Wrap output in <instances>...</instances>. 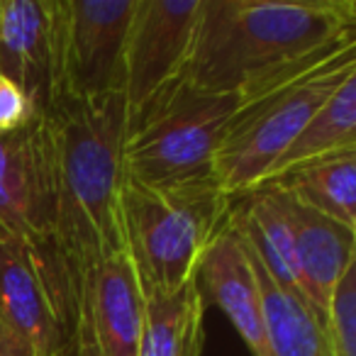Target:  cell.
<instances>
[{"mask_svg":"<svg viewBox=\"0 0 356 356\" xmlns=\"http://www.w3.org/2000/svg\"><path fill=\"white\" fill-rule=\"evenodd\" d=\"M32 118H35L32 105L20 86H15L6 76H0V132H10Z\"/></svg>","mask_w":356,"mask_h":356,"instance_id":"19","label":"cell"},{"mask_svg":"<svg viewBox=\"0 0 356 356\" xmlns=\"http://www.w3.org/2000/svg\"><path fill=\"white\" fill-rule=\"evenodd\" d=\"M232 205L234 198L218 181L149 188L124 178L122 234L144 296H173L193 281L205 249L227 225Z\"/></svg>","mask_w":356,"mask_h":356,"instance_id":"4","label":"cell"},{"mask_svg":"<svg viewBox=\"0 0 356 356\" xmlns=\"http://www.w3.org/2000/svg\"><path fill=\"white\" fill-rule=\"evenodd\" d=\"M147 296L127 247L90 268L69 356H139Z\"/></svg>","mask_w":356,"mask_h":356,"instance_id":"9","label":"cell"},{"mask_svg":"<svg viewBox=\"0 0 356 356\" xmlns=\"http://www.w3.org/2000/svg\"><path fill=\"white\" fill-rule=\"evenodd\" d=\"M0 325L30 356H69V332L35 257L8 239H0Z\"/></svg>","mask_w":356,"mask_h":356,"instance_id":"11","label":"cell"},{"mask_svg":"<svg viewBox=\"0 0 356 356\" xmlns=\"http://www.w3.org/2000/svg\"><path fill=\"white\" fill-rule=\"evenodd\" d=\"M344 154H356V74L346 76L344 83L312 115L310 122L276 159V163L268 168L259 186L273 184L307 163L344 156Z\"/></svg>","mask_w":356,"mask_h":356,"instance_id":"15","label":"cell"},{"mask_svg":"<svg viewBox=\"0 0 356 356\" xmlns=\"http://www.w3.org/2000/svg\"><path fill=\"white\" fill-rule=\"evenodd\" d=\"M200 10L203 0H137L120 93L127 132L181 83Z\"/></svg>","mask_w":356,"mask_h":356,"instance_id":"7","label":"cell"},{"mask_svg":"<svg viewBox=\"0 0 356 356\" xmlns=\"http://www.w3.org/2000/svg\"><path fill=\"white\" fill-rule=\"evenodd\" d=\"M351 74H356V35L266 88L242 95L215 154L220 188L232 198L257 188L276 159Z\"/></svg>","mask_w":356,"mask_h":356,"instance_id":"3","label":"cell"},{"mask_svg":"<svg viewBox=\"0 0 356 356\" xmlns=\"http://www.w3.org/2000/svg\"><path fill=\"white\" fill-rule=\"evenodd\" d=\"M195 283L205 307L218 305L227 315L252 356H266L261 296H259L252 257L239 229L234 227L232 213L227 225L205 249L195 271Z\"/></svg>","mask_w":356,"mask_h":356,"instance_id":"12","label":"cell"},{"mask_svg":"<svg viewBox=\"0 0 356 356\" xmlns=\"http://www.w3.org/2000/svg\"><path fill=\"white\" fill-rule=\"evenodd\" d=\"M325 330L332 356H356V261L332 291Z\"/></svg>","mask_w":356,"mask_h":356,"instance_id":"18","label":"cell"},{"mask_svg":"<svg viewBox=\"0 0 356 356\" xmlns=\"http://www.w3.org/2000/svg\"><path fill=\"white\" fill-rule=\"evenodd\" d=\"M266 186L356 232V154L307 163Z\"/></svg>","mask_w":356,"mask_h":356,"instance_id":"17","label":"cell"},{"mask_svg":"<svg viewBox=\"0 0 356 356\" xmlns=\"http://www.w3.org/2000/svg\"><path fill=\"white\" fill-rule=\"evenodd\" d=\"M249 257H252L254 276L261 296L266 356H332L325 322L312 312V307L302 298L278 286L261 266V261L254 257L252 249H249Z\"/></svg>","mask_w":356,"mask_h":356,"instance_id":"14","label":"cell"},{"mask_svg":"<svg viewBox=\"0 0 356 356\" xmlns=\"http://www.w3.org/2000/svg\"><path fill=\"white\" fill-rule=\"evenodd\" d=\"M242 95L178 83L127 134L122 173L149 188L215 181V154Z\"/></svg>","mask_w":356,"mask_h":356,"instance_id":"5","label":"cell"},{"mask_svg":"<svg viewBox=\"0 0 356 356\" xmlns=\"http://www.w3.org/2000/svg\"><path fill=\"white\" fill-rule=\"evenodd\" d=\"M288 198V195H286ZM288 218L296 247L298 283L305 302L327 320L332 291L356 261V232L288 198Z\"/></svg>","mask_w":356,"mask_h":356,"instance_id":"13","label":"cell"},{"mask_svg":"<svg viewBox=\"0 0 356 356\" xmlns=\"http://www.w3.org/2000/svg\"><path fill=\"white\" fill-rule=\"evenodd\" d=\"M3 6H6V0H0V15H3Z\"/></svg>","mask_w":356,"mask_h":356,"instance_id":"21","label":"cell"},{"mask_svg":"<svg viewBox=\"0 0 356 356\" xmlns=\"http://www.w3.org/2000/svg\"><path fill=\"white\" fill-rule=\"evenodd\" d=\"M44 118L51 139V237L42 276L71 339L90 268L124 249L120 191L127 118L122 95L59 100Z\"/></svg>","mask_w":356,"mask_h":356,"instance_id":"1","label":"cell"},{"mask_svg":"<svg viewBox=\"0 0 356 356\" xmlns=\"http://www.w3.org/2000/svg\"><path fill=\"white\" fill-rule=\"evenodd\" d=\"M51 237V139L47 118L0 132V239L44 266Z\"/></svg>","mask_w":356,"mask_h":356,"instance_id":"8","label":"cell"},{"mask_svg":"<svg viewBox=\"0 0 356 356\" xmlns=\"http://www.w3.org/2000/svg\"><path fill=\"white\" fill-rule=\"evenodd\" d=\"M356 35L354 0H203L181 83L249 95Z\"/></svg>","mask_w":356,"mask_h":356,"instance_id":"2","label":"cell"},{"mask_svg":"<svg viewBox=\"0 0 356 356\" xmlns=\"http://www.w3.org/2000/svg\"><path fill=\"white\" fill-rule=\"evenodd\" d=\"M205 302L195 278L173 296H147L139 356H203Z\"/></svg>","mask_w":356,"mask_h":356,"instance_id":"16","label":"cell"},{"mask_svg":"<svg viewBox=\"0 0 356 356\" xmlns=\"http://www.w3.org/2000/svg\"><path fill=\"white\" fill-rule=\"evenodd\" d=\"M134 10L137 0H61L56 103L122 93Z\"/></svg>","mask_w":356,"mask_h":356,"instance_id":"6","label":"cell"},{"mask_svg":"<svg viewBox=\"0 0 356 356\" xmlns=\"http://www.w3.org/2000/svg\"><path fill=\"white\" fill-rule=\"evenodd\" d=\"M61 0H6L0 15V76L20 86L35 118L56 103Z\"/></svg>","mask_w":356,"mask_h":356,"instance_id":"10","label":"cell"},{"mask_svg":"<svg viewBox=\"0 0 356 356\" xmlns=\"http://www.w3.org/2000/svg\"><path fill=\"white\" fill-rule=\"evenodd\" d=\"M0 356H30L25 351V346H22L3 325H0Z\"/></svg>","mask_w":356,"mask_h":356,"instance_id":"20","label":"cell"}]
</instances>
